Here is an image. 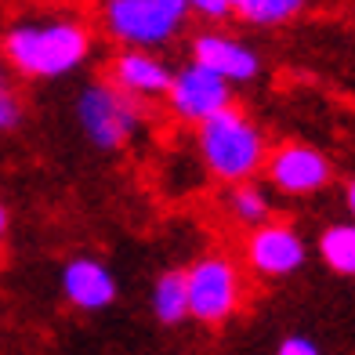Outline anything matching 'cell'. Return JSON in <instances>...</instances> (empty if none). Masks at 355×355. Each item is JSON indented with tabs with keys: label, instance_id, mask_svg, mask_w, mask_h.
I'll list each match as a JSON object with an SVG mask.
<instances>
[{
	"label": "cell",
	"instance_id": "1",
	"mask_svg": "<svg viewBox=\"0 0 355 355\" xmlns=\"http://www.w3.org/2000/svg\"><path fill=\"white\" fill-rule=\"evenodd\" d=\"M0 55H4V66H11L19 76L58 80L76 73L91 58V33L73 19L19 22L0 40Z\"/></svg>",
	"mask_w": 355,
	"mask_h": 355
},
{
	"label": "cell",
	"instance_id": "2",
	"mask_svg": "<svg viewBox=\"0 0 355 355\" xmlns=\"http://www.w3.org/2000/svg\"><path fill=\"white\" fill-rule=\"evenodd\" d=\"M268 138L236 102L218 109L214 116L196 123V153L203 167L211 171L218 182H250L261 174L265 156H268Z\"/></svg>",
	"mask_w": 355,
	"mask_h": 355
},
{
	"label": "cell",
	"instance_id": "3",
	"mask_svg": "<svg viewBox=\"0 0 355 355\" xmlns=\"http://www.w3.org/2000/svg\"><path fill=\"white\" fill-rule=\"evenodd\" d=\"M141 120H145V109L141 98L120 91L112 80H94L80 91L76 98V123L84 138L102 153L112 149H123L138 131H141Z\"/></svg>",
	"mask_w": 355,
	"mask_h": 355
},
{
	"label": "cell",
	"instance_id": "4",
	"mask_svg": "<svg viewBox=\"0 0 355 355\" xmlns=\"http://www.w3.org/2000/svg\"><path fill=\"white\" fill-rule=\"evenodd\" d=\"M189 0H105L102 22L123 47H164L189 19Z\"/></svg>",
	"mask_w": 355,
	"mask_h": 355
},
{
	"label": "cell",
	"instance_id": "5",
	"mask_svg": "<svg viewBox=\"0 0 355 355\" xmlns=\"http://www.w3.org/2000/svg\"><path fill=\"white\" fill-rule=\"evenodd\" d=\"M185 290H189V315L203 327L232 319L243 304V272L232 257L207 254L185 268Z\"/></svg>",
	"mask_w": 355,
	"mask_h": 355
},
{
	"label": "cell",
	"instance_id": "6",
	"mask_svg": "<svg viewBox=\"0 0 355 355\" xmlns=\"http://www.w3.org/2000/svg\"><path fill=\"white\" fill-rule=\"evenodd\" d=\"M265 178L283 196H312L334 182V164L309 141H283L265 156Z\"/></svg>",
	"mask_w": 355,
	"mask_h": 355
},
{
	"label": "cell",
	"instance_id": "7",
	"mask_svg": "<svg viewBox=\"0 0 355 355\" xmlns=\"http://www.w3.org/2000/svg\"><path fill=\"white\" fill-rule=\"evenodd\" d=\"M232 87L225 76H218L214 69H207L200 66V62H185L182 69H174L171 76V87H167V105L178 120H185V123H203L207 116H214L218 109L225 105H232Z\"/></svg>",
	"mask_w": 355,
	"mask_h": 355
},
{
	"label": "cell",
	"instance_id": "8",
	"mask_svg": "<svg viewBox=\"0 0 355 355\" xmlns=\"http://www.w3.org/2000/svg\"><path fill=\"white\" fill-rule=\"evenodd\" d=\"M247 268L261 279H283L294 276L297 268H304V257H309V247H304V236L286 221H261L254 225L247 236Z\"/></svg>",
	"mask_w": 355,
	"mask_h": 355
},
{
	"label": "cell",
	"instance_id": "9",
	"mask_svg": "<svg viewBox=\"0 0 355 355\" xmlns=\"http://www.w3.org/2000/svg\"><path fill=\"white\" fill-rule=\"evenodd\" d=\"M171 76H174V69L159 55H153L149 47H123V51L109 62V80L120 91L135 94L141 102L164 98L167 87H171Z\"/></svg>",
	"mask_w": 355,
	"mask_h": 355
},
{
	"label": "cell",
	"instance_id": "10",
	"mask_svg": "<svg viewBox=\"0 0 355 355\" xmlns=\"http://www.w3.org/2000/svg\"><path fill=\"white\" fill-rule=\"evenodd\" d=\"M192 62L214 69L218 76H225L229 84H250L261 73V55L254 51L250 44L225 37V33H200L192 37Z\"/></svg>",
	"mask_w": 355,
	"mask_h": 355
},
{
	"label": "cell",
	"instance_id": "11",
	"mask_svg": "<svg viewBox=\"0 0 355 355\" xmlns=\"http://www.w3.org/2000/svg\"><path fill=\"white\" fill-rule=\"evenodd\" d=\"M62 294L80 312H102L116 301V276L98 257H73L62 268Z\"/></svg>",
	"mask_w": 355,
	"mask_h": 355
},
{
	"label": "cell",
	"instance_id": "12",
	"mask_svg": "<svg viewBox=\"0 0 355 355\" xmlns=\"http://www.w3.org/2000/svg\"><path fill=\"white\" fill-rule=\"evenodd\" d=\"M319 257L334 276L355 279V221H334L319 232Z\"/></svg>",
	"mask_w": 355,
	"mask_h": 355
},
{
	"label": "cell",
	"instance_id": "13",
	"mask_svg": "<svg viewBox=\"0 0 355 355\" xmlns=\"http://www.w3.org/2000/svg\"><path fill=\"white\" fill-rule=\"evenodd\" d=\"M153 315L164 327H178L189 315V290H185V272L167 268L153 283Z\"/></svg>",
	"mask_w": 355,
	"mask_h": 355
},
{
	"label": "cell",
	"instance_id": "14",
	"mask_svg": "<svg viewBox=\"0 0 355 355\" xmlns=\"http://www.w3.org/2000/svg\"><path fill=\"white\" fill-rule=\"evenodd\" d=\"M304 8H309V0H239L236 15H239L247 26L272 29V26L294 22L297 15H304Z\"/></svg>",
	"mask_w": 355,
	"mask_h": 355
},
{
	"label": "cell",
	"instance_id": "15",
	"mask_svg": "<svg viewBox=\"0 0 355 355\" xmlns=\"http://www.w3.org/2000/svg\"><path fill=\"white\" fill-rule=\"evenodd\" d=\"M229 214L239 225L254 229V225H261V221L272 218V200H268V192L261 185H254V178L250 182H236L229 189Z\"/></svg>",
	"mask_w": 355,
	"mask_h": 355
},
{
	"label": "cell",
	"instance_id": "16",
	"mask_svg": "<svg viewBox=\"0 0 355 355\" xmlns=\"http://www.w3.org/2000/svg\"><path fill=\"white\" fill-rule=\"evenodd\" d=\"M276 355H322V352H319V345L312 341V337L290 334V337H283V341H279Z\"/></svg>",
	"mask_w": 355,
	"mask_h": 355
},
{
	"label": "cell",
	"instance_id": "17",
	"mask_svg": "<svg viewBox=\"0 0 355 355\" xmlns=\"http://www.w3.org/2000/svg\"><path fill=\"white\" fill-rule=\"evenodd\" d=\"M189 11L203 15V19H229L232 4H229V0H189Z\"/></svg>",
	"mask_w": 355,
	"mask_h": 355
},
{
	"label": "cell",
	"instance_id": "18",
	"mask_svg": "<svg viewBox=\"0 0 355 355\" xmlns=\"http://www.w3.org/2000/svg\"><path fill=\"white\" fill-rule=\"evenodd\" d=\"M345 207H348V214H352V221H355V178L345 185Z\"/></svg>",
	"mask_w": 355,
	"mask_h": 355
},
{
	"label": "cell",
	"instance_id": "19",
	"mask_svg": "<svg viewBox=\"0 0 355 355\" xmlns=\"http://www.w3.org/2000/svg\"><path fill=\"white\" fill-rule=\"evenodd\" d=\"M8 225H11V214H8V207L0 203V247H4V239H8Z\"/></svg>",
	"mask_w": 355,
	"mask_h": 355
},
{
	"label": "cell",
	"instance_id": "20",
	"mask_svg": "<svg viewBox=\"0 0 355 355\" xmlns=\"http://www.w3.org/2000/svg\"><path fill=\"white\" fill-rule=\"evenodd\" d=\"M8 91H15V87L8 84V69H4V66H0V98H4V94H8Z\"/></svg>",
	"mask_w": 355,
	"mask_h": 355
},
{
	"label": "cell",
	"instance_id": "21",
	"mask_svg": "<svg viewBox=\"0 0 355 355\" xmlns=\"http://www.w3.org/2000/svg\"><path fill=\"white\" fill-rule=\"evenodd\" d=\"M229 4H232V11H236V4H239V0H229Z\"/></svg>",
	"mask_w": 355,
	"mask_h": 355
}]
</instances>
